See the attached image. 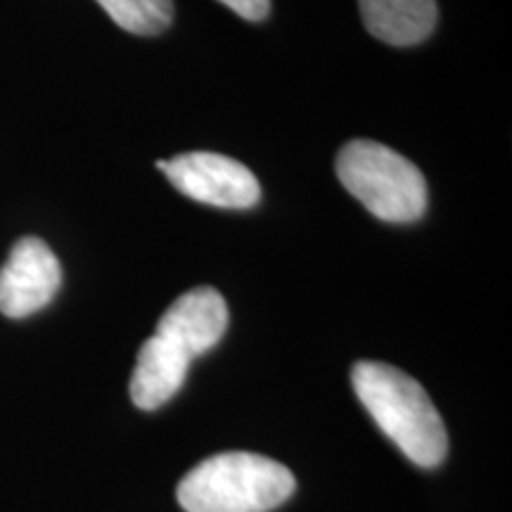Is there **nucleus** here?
I'll list each match as a JSON object with an SVG mask.
<instances>
[{"label": "nucleus", "instance_id": "f257e3e1", "mask_svg": "<svg viewBox=\"0 0 512 512\" xmlns=\"http://www.w3.org/2000/svg\"><path fill=\"white\" fill-rule=\"evenodd\" d=\"M356 396L377 427L420 467H437L446 458L444 420L420 382L387 363L361 361L351 370Z\"/></svg>", "mask_w": 512, "mask_h": 512}, {"label": "nucleus", "instance_id": "f03ea898", "mask_svg": "<svg viewBox=\"0 0 512 512\" xmlns=\"http://www.w3.org/2000/svg\"><path fill=\"white\" fill-rule=\"evenodd\" d=\"M285 465L247 451L216 453L192 467L178 484L185 512H268L294 494Z\"/></svg>", "mask_w": 512, "mask_h": 512}, {"label": "nucleus", "instance_id": "7ed1b4c3", "mask_svg": "<svg viewBox=\"0 0 512 512\" xmlns=\"http://www.w3.org/2000/svg\"><path fill=\"white\" fill-rule=\"evenodd\" d=\"M335 169L339 183L380 221L415 223L425 216V176L392 147L351 140L339 150Z\"/></svg>", "mask_w": 512, "mask_h": 512}, {"label": "nucleus", "instance_id": "20e7f679", "mask_svg": "<svg viewBox=\"0 0 512 512\" xmlns=\"http://www.w3.org/2000/svg\"><path fill=\"white\" fill-rule=\"evenodd\" d=\"M169 183L190 200L219 209H252L261 200L259 181L245 164L219 152H185L157 162Z\"/></svg>", "mask_w": 512, "mask_h": 512}, {"label": "nucleus", "instance_id": "39448f33", "mask_svg": "<svg viewBox=\"0 0 512 512\" xmlns=\"http://www.w3.org/2000/svg\"><path fill=\"white\" fill-rule=\"evenodd\" d=\"M62 285V266L41 238H22L0 268V313L27 318L46 309Z\"/></svg>", "mask_w": 512, "mask_h": 512}, {"label": "nucleus", "instance_id": "423d86ee", "mask_svg": "<svg viewBox=\"0 0 512 512\" xmlns=\"http://www.w3.org/2000/svg\"><path fill=\"white\" fill-rule=\"evenodd\" d=\"M228 328L226 299L214 287H195L181 294L157 323V337L195 358L221 342Z\"/></svg>", "mask_w": 512, "mask_h": 512}, {"label": "nucleus", "instance_id": "0eeeda50", "mask_svg": "<svg viewBox=\"0 0 512 512\" xmlns=\"http://www.w3.org/2000/svg\"><path fill=\"white\" fill-rule=\"evenodd\" d=\"M188 368L190 358L174 344L157 335L145 339L131 377L133 403L140 411H157L183 387Z\"/></svg>", "mask_w": 512, "mask_h": 512}, {"label": "nucleus", "instance_id": "6e6552de", "mask_svg": "<svg viewBox=\"0 0 512 512\" xmlns=\"http://www.w3.org/2000/svg\"><path fill=\"white\" fill-rule=\"evenodd\" d=\"M370 36L389 46H418L437 27V0H358Z\"/></svg>", "mask_w": 512, "mask_h": 512}, {"label": "nucleus", "instance_id": "1a4fd4ad", "mask_svg": "<svg viewBox=\"0 0 512 512\" xmlns=\"http://www.w3.org/2000/svg\"><path fill=\"white\" fill-rule=\"evenodd\" d=\"M119 29L136 36H157L174 19V0H95Z\"/></svg>", "mask_w": 512, "mask_h": 512}, {"label": "nucleus", "instance_id": "9d476101", "mask_svg": "<svg viewBox=\"0 0 512 512\" xmlns=\"http://www.w3.org/2000/svg\"><path fill=\"white\" fill-rule=\"evenodd\" d=\"M235 12V15L247 19V22H261L271 12V0H219Z\"/></svg>", "mask_w": 512, "mask_h": 512}]
</instances>
